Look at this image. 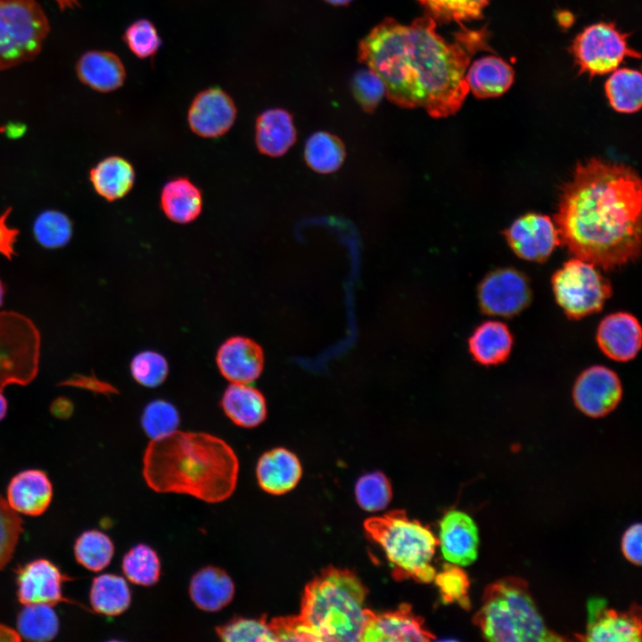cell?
I'll list each match as a JSON object with an SVG mask.
<instances>
[{
    "mask_svg": "<svg viewBox=\"0 0 642 642\" xmlns=\"http://www.w3.org/2000/svg\"><path fill=\"white\" fill-rule=\"evenodd\" d=\"M237 109L233 98L218 86L199 92L187 111V124L196 136L206 139L224 136L234 126Z\"/></svg>",
    "mask_w": 642,
    "mask_h": 642,
    "instance_id": "obj_13",
    "label": "cell"
},
{
    "mask_svg": "<svg viewBox=\"0 0 642 642\" xmlns=\"http://www.w3.org/2000/svg\"><path fill=\"white\" fill-rule=\"evenodd\" d=\"M355 496L358 506L366 511L376 512L384 509L391 500L392 490L387 477L374 472L362 475L355 486Z\"/></svg>",
    "mask_w": 642,
    "mask_h": 642,
    "instance_id": "obj_41",
    "label": "cell"
},
{
    "mask_svg": "<svg viewBox=\"0 0 642 642\" xmlns=\"http://www.w3.org/2000/svg\"><path fill=\"white\" fill-rule=\"evenodd\" d=\"M433 580L440 590L443 603L457 602L465 608L469 607L467 592L470 583L466 573L459 565L445 564L441 572L435 574Z\"/></svg>",
    "mask_w": 642,
    "mask_h": 642,
    "instance_id": "obj_44",
    "label": "cell"
},
{
    "mask_svg": "<svg viewBox=\"0 0 642 642\" xmlns=\"http://www.w3.org/2000/svg\"><path fill=\"white\" fill-rule=\"evenodd\" d=\"M513 251L521 259L544 262L560 244L556 227L548 216L527 213L504 231Z\"/></svg>",
    "mask_w": 642,
    "mask_h": 642,
    "instance_id": "obj_14",
    "label": "cell"
},
{
    "mask_svg": "<svg viewBox=\"0 0 642 642\" xmlns=\"http://www.w3.org/2000/svg\"><path fill=\"white\" fill-rule=\"evenodd\" d=\"M17 628L25 639L48 641L58 633L59 621L50 605H25L18 616Z\"/></svg>",
    "mask_w": 642,
    "mask_h": 642,
    "instance_id": "obj_35",
    "label": "cell"
},
{
    "mask_svg": "<svg viewBox=\"0 0 642 642\" xmlns=\"http://www.w3.org/2000/svg\"><path fill=\"white\" fill-rule=\"evenodd\" d=\"M40 333L26 316L0 312V390L11 384L27 385L37 376Z\"/></svg>",
    "mask_w": 642,
    "mask_h": 642,
    "instance_id": "obj_8",
    "label": "cell"
},
{
    "mask_svg": "<svg viewBox=\"0 0 642 642\" xmlns=\"http://www.w3.org/2000/svg\"><path fill=\"white\" fill-rule=\"evenodd\" d=\"M69 577L52 562L37 559L18 571V598L22 605L70 602L62 596V584Z\"/></svg>",
    "mask_w": 642,
    "mask_h": 642,
    "instance_id": "obj_20",
    "label": "cell"
},
{
    "mask_svg": "<svg viewBox=\"0 0 642 642\" xmlns=\"http://www.w3.org/2000/svg\"><path fill=\"white\" fill-rule=\"evenodd\" d=\"M473 622L486 640L498 642L562 641L548 630L520 578L498 580L485 588L481 608Z\"/></svg>",
    "mask_w": 642,
    "mask_h": 642,
    "instance_id": "obj_5",
    "label": "cell"
},
{
    "mask_svg": "<svg viewBox=\"0 0 642 642\" xmlns=\"http://www.w3.org/2000/svg\"><path fill=\"white\" fill-rule=\"evenodd\" d=\"M436 25L427 13L408 25L387 18L359 42L358 55L382 78L391 102L445 118L462 107L469 93L465 76L472 57L492 49L485 26L469 29L460 24L449 42Z\"/></svg>",
    "mask_w": 642,
    "mask_h": 642,
    "instance_id": "obj_1",
    "label": "cell"
},
{
    "mask_svg": "<svg viewBox=\"0 0 642 642\" xmlns=\"http://www.w3.org/2000/svg\"><path fill=\"white\" fill-rule=\"evenodd\" d=\"M627 37L612 22L587 27L571 46L580 73L586 72L590 77L603 75L615 70L625 57L639 59L640 54L629 47Z\"/></svg>",
    "mask_w": 642,
    "mask_h": 642,
    "instance_id": "obj_10",
    "label": "cell"
},
{
    "mask_svg": "<svg viewBox=\"0 0 642 642\" xmlns=\"http://www.w3.org/2000/svg\"><path fill=\"white\" fill-rule=\"evenodd\" d=\"M130 372L136 383L155 388L166 380L169 363L165 357L153 350H144L136 354L130 362Z\"/></svg>",
    "mask_w": 642,
    "mask_h": 642,
    "instance_id": "obj_42",
    "label": "cell"
},
{
    "mask_svg": "<svg viewBox=\"0 0 642 642\" xmlns=\"http://www.w3.org/2000/svg\"><path fill=\"white\" fill-rule=\"evenodd\" d=\"M74 552L77 561L92 572H100L111 563L114 545L108 535L91 530L83 532L77 539Z\"/></svg>",
    "mask_w": 642,
    "mask_h": 642,
    "instance_id": "obj_37",
    "label": "cell"
},
{
    "mask_svg": "<svg viewBox=\"0 0 642 642\" xmlns=\"http://www.w3.org/2000/svg\"><path fill=\"white\" fill-rule=\"evenodd\" d=\"M491 0H418L426 13L441 23L470 21L483 17Z\"/></svg>",
    "mask_w": 642,
    "mask_h": 642,
    "instance_id": "obj_38",
    "label": "cell"
},
{
    "mask_svg": "<svg viewBox=\"0 0 642 642\" xmlns=\"http://www.w3.org/2000/svg\"><path fill=\"white\" fill-rule=\"evenodd\" d=\"M641 180L630 166L592 158L578 163L555 215L560 244L605 271L636 261L641 250Z\"/></svg>",
    "mask_w": 642,
    "mask_h": 642,
    "instance_id": "obj_2",
    "label": "cell"
},
{
    "mask_svg": "<svg viewBox=\"0 0 642 642\" xmlns=\"http://www.w3.org/2000/svg\"><path fill=\"white\" fill-rule=\"evenodd\" d=\"M122 39L139 59L155 56L162 41L154 24L147 19L133 21L125 30Z\"/></svg>",
    "mask_w": 642,
    "mask_h": 642,
    "instance_id": "obj_43",
    "label": "cell"
},
{
    "mask_svg": "<svg viewBox=\"0 0 642 642\" xmlns=\"http://www.w3.org/2000/svg\"><path fill=\"white\" fill-rule=\"evenodd\" d=\"M304 157L307 164L319 173L337 170L345 158V147L335 136L327 132L311 135L305 144Z\"/></svg>",
    "mask_w": 642,
    "mask_h": 642,
    "instance_id": "obj_33",
    "label": "cell"
},
{
    "mask_svg": "<svg viewBox=\"0 0 642 642\" xmlns=\"http://www.w3.org/2000/svg\"><path fill=\"white\" fill-rule=\"evenodd\" d=\"M22 520L0 496V570L11 560L23 531Z\"/></svg>",
    "mask_w": 642,
    "mask_h": 642,
    "instance_id": "obj_45",
    "label": "cell"
},
{
    "mask_svg": "<svg viewBox=\"0 0 642 642\" xmlns=\"http://www.w3.org/2000/svg\"><path fill=\"white\" fill-rule=\"evenodd\" d=\"M465 78L475 97L490 98L500 96L510 88L514 71L502 58L487 55L470 63Z\"/></svg>",
    "mask_w": 642,
    "mask_h": 642,
    "instance_id": "obj_27",
    "label": "cell"
},
{
    "mask_svg": "<svg viewBox=\"0 0 642 642\" xmlns=\"http://www.w3.org/2000/svg\"><path fill=\"white\" fill-rule=\"evenodd\" d=\"M79 80L95 91L112 92L124 84L126 70L118 55L108 51H88L78 61Z\"/></svg>",
    "mask_w": 642,
    "mask_h": 642,
    "instance_id": "obj_26",
    "label": "cell"
},
{
    "mask_svg": "<svg viewBox=\"0 0 642 642\" xmlns=\"http://www.w3.org/2000/svg\"><path fill=\"white\" fill-rule=\"evenodd\" d=\"M53 487L42 471L29 469L17 473L7 488V503L18 514L37 516L48 507Z\"/></svg>",
    "mask_w": 642,
    "mask_h": 642,
    "instance_id": "obj_22",
    "label": "cell"
},
{
    "mask_svg": "<svg viewBox=\"0 0 642 642\" xmlns=\"http://www.w3.org/2000/svg\"><path fill=\"white\" fill-rule=\"evenodd\" d=\"M49 30L37 0H0V70L34 59Z\"/></svg>",
    "mask_w": 642,
    "mask_h": 642,
    "instance_id": "obj_7",
    "label": "cell"
},
{
    "mask_svg": "<svg viewBox=\"0 0 642 642\" xmlns=\"http://www.w3.org/2000/svg\"><path fill=\"white\" fill-rule=\"evenodd\" d=\"M605 94L618 112L633 113L642 103V77L638 70L622 68L613 70L605 81Z\"/></svg>",
    "mask_w": 642,
    "mask_h": 642,
    "instance_id": "obj_32",
    "label": "cell"
},
{
    "mask_svg": "<svg viewBox=\"0 0 642 642\" xmlns=\"http://www.w3.org/2000/svg\"><path fill=\"white\" fill-rule=\"evenodd\" d=\"M0 640H20V637L16 631L0 625Z\"/></svg>",
    "mask_w": 642,
    "mask_h": 642,
    "instance_id": "obj_52",
    "label": "cell"
},
{
    "mask_svg": "<svg viewBox=\"0 0 642 642\" xmlns=\"http://www.w3.org/2000/svg\"><path fill=\"white\" fill-rule=\"evenodd\" d=\"M622 386L617 374L604 366L582 371L572 388L576 407L584 415L598 418L611 413L620 403Z\"/></svg>",
    "mask_w": 642,
    "mask_h": 642,
    "instance_id": "obj_12",
    "label": "cell"
},
{
    "mask_svg": "<svg viewBox=\"0 0 642 642\" xmlns=\"http://www.w3.org/2000/svg\"><path fill=\"white\" fill-rule=\"evenodd\" d=\"M367 534L385 553L398 580L431 582L436 574L432 565L438 539L427 527L410 519L405 511L393 510L364 523Z\"/></svg>",
    "mask_w": 642,
    "mask_h": 642,
    "instance_id": "obj_6",
    "label": "cell"
},
{
    "mask_svg": "<svg viewBox=\"0 0 642 642\" xmlns=\"http://www.w3.org/2000/svg\"><path fill=\"white\" fill-rule=\"evenodd\" d=\"M121 568L126 578L138 586H153L160 577V557L144 543L135 545L124 555Z\"/></svg>",
    "mask_w": 642,
    "mask_h": 642,
    "instance_id": "obj_34",
    "label": "cell"
},
{
    "mask_svg": "<svg viewBox=\"0 0 642 642\" xmlns=\"http://www.w3.org/2000/svg\"><path fill=\"white\" fill-rule=\"evenodd\" d=\"M513 344L514 338L508 326L495 320L480 324L468 339V350L473 358L486 366L506 362Z\"/></svg>",
    "mask_w": 642,
    "mask_h": 642,
    "instance_id": "obj_28",
    "label": "cell"
},
{
    "mask_svg": "<svg viewBox=\"0 0 642 642\" xmlns=\"http://www.w3.org/2000/svg\"><path fill=\"white\" fill-rule=\"evenodd\" d=\"M235 587L227 572L208 565L196 572L189 584V595L199 609L213 613L228 605L234 599Z\"/></svg>",
    "mask_w": 642,
    "mask_h": 642,
    "instance_id": "obj_25",
    "label": "cell"
},
{
    "mask_svg": "<svg viewBox=\"0 0 642 642\" xmlns=\"http://www.w3.org/2000/svg\"><path fill=\"white\" fill-rule=\"evenodd\" d=\"M32 231L39 245L45 249L56 250L70 243L73 225L65 213L56 210H46L37 216Z\"/></svg>",
    "mask_w": 642,
    "mask_h": 642,
    "instance_id": "obj_36",
    "label": "cell"
},
{
    "mask_svg": "<svg viewBox=\"0 0 642 642\" xmlns=\"http://www.w3.org/2000/svg\"><path fill=\"white\" fill-rule=\"evenodd\" d=\"M438 544L448 562L459 566L469 565L478 556V527L466 513L451 510L440 522Z\"/></svg>",
    "mask_w": 642,
    "mask_h": 642,
    "instance_id": "obj_18",
    "label": "cell"
},
{
    "mask_svg": "<svg viewBox=\"0 0 642 642\" xmlns=\"http://www.w3.org/2000/svg\"><path fill=\"white\" fill-rule=\"evenodd\" d=\"M8 410V402L0 390V421L3 420Z\"/></svg>",
    "mask_w": 642,
    "mask_h": 642,
    "instance_id": "obj_53",
    "label": "cell"
},
{
    "mask_svg": "<svg viewBox=\"0 0 642 642\" xmlns=\"http://www.w3.org/2000/svg\"><path fill=\"white\" fill-rule=\"evenodd\" d=\"M432 633L424 626L411 606L403 604L397 610L383 613L368 611L360 641H429Z\"/></svg>",
    "mask_w": 642,
    "mask_h": 642,
    "instance_id": "obj_16",
    "label": "cell"
},
{
    "mask_svg": "<svg viewBox=\"0 0 642 642\" xmlns=\"http://www.w3.org/2000/svg\"><path fill=\"white\" fill-rule=\"evenodd\" d=\"M12 210L7 208L0 216V254L11 260L15 255L14 244L17 242L20 231L7 225L6 220Z\"/></svg>",
    "mask_w": 642,
    "mask_h": 642,
    "instance_id": "obj_50",
    "label": "cell"
},
{
    "mask_svg": "<svg viewBox=\"0 0 642 642\" xmlns=\"http://www.w3.org/2000/svg\"><path fill=\"white\" fill-rule=\"evenodd\" d=\"M160 207L171 222L178 225L192 223L202 211V190L186 177H173L160 190Z\"/></svg>",
    "mask_w": 642,
    "mask_h": 642,
    "instance_id": "obj_24",
    "label": "cell"
},
{
    "mask_svg": "<svg viewBox=\"0 0 642 642\" xmlns=\"http://www.w3.org/2000/svg\"><path fill=\"white\" fill-rule=\"evenodd\" d=\"M596 339L606 357L618 362H628L635 358L640 350L642 330L636 317L620 311L601 320Z\"/></svg>",
    "mask_w": 642,
    "mask_h": 642,
    "instance_id": "obj_19",
    "label": "cell"
},
{
    "mask_svg": "<svg viewBox=\"0 0 642 642\" xmlns=\"http://www.w3.org/2000/svg\"><path fill=\"white\" fill-rule=\"evenodd\" d=\"M58 386H68L90 391L95 393L110 395L118 393V391L111 384L98 379L94 374L85 375L74 374L58 383Z\"/></svg>",
    "mask_w": 642,
    "mask_h": 642,
    "instance_id": "obj_48",
    "label": "cell"
},
{
    "mask_svg": "<svg viewBox=\"0 0 642 642\" xmlns=\"http://www.w3.org/2000/svg\"><path fill=\"white\" fill-rule=\"evenodd\" d=\"M366 592L350 571L328 567L306 586L299 615L318 641H360Z\"/></svg>",
    "mask_w": 642,
    "mask_h": 642,
    "instance_id": "obj_4",
    "label": "cell"
},
{
    "mask_svg": "<svg viewBox=\"0 0 642 642\" xmlns=\"http://www.w3.org/2000/svg\"><path fill=\"white\" fill-rule=\"evenodd\" d=\"M556 303L569 319L579 320L602 310L613 292L598 268L572 258L551 277Z\"/></svg>",
    "mask_w": 642,
    "mask_h": 642,
    "instance_id": "obj_9",
    "label": "cell"
},
{
    "mask_svg": "<svg viewBox=\"0 0 642 642\" xmlns=\"http://www.w3.org/2000/svg\"><path fill=\"white\" fill-rule=\"evenodd\" d=\"M220 404L226 416L240 427H257L267 417L264 395L246 383H231L225 390Z\"/></svg>",
    "mask_w": 642,
    "mask_h": 642,
    "instance_id": "obj_30",
    "label": "cell"
},
{
    "mask_svg": "<svg viewBox=\"0 0 642 642\" xmlns=\"http://www.w3.org/2000/svg\"><path fill=\"white\" fill-rule=\"evenodd\" d=\"M588 624L583 640L592 642H638L641 640V615L638 605L617 612L605 599L593 597L588 602Z\"/></svg>",
    "mask_w": 642,
    "mask_h": 642,
    "instance_id": "obj_15",
    "label": "cell"
},
{
    "mask_svg": "<svg viewBox=\"0 0 642 642\" xmlns=\"http://www.w3.org/2000/svg\"><path fill=\"white\" fill-rule=\"evenodd\" d=\"M268 623L276 641H318L300 615L275 617Z\"/></svg>",
    "mask_w": 642,
    "mask_h": 642,
    "instance_id": "obj_47",
    "label": "cell"
},
{
    "mask_svg": "<svg viewBox=\"0 0 642 642\" xmlns=\"http://www.w3.org/2000/svg\"><path fill=\"white\" fill-rule=\"evenodd\" d=\"M296 140V129L290 112L281 108L268 109L256 119L254 141L258 151L268 157L285 154Z\"/></svg>",
    "mask_w": 642,
    "mask_h": 642,
    "instance_id": "obj_23",
    "label": "cell"
},
{
    "mask_svg": "<svg viewBox=\"0 0 642 642\" xmlns=\"http://www.w3.org/2000/svg\"><path fill=\"white\" fill-rule=\"evenodd\" d=\"M325 1L333 5H343V4H349L352 0H325Z\"/></svg>",
    "mask_w": 642,
    "mask_h": 642,
    "instance_id": "obj_54",
    "label": "cell"
},
{
    "mask_svg": "<svg viewBox=\"0 0 642 642\" xmlns=\"http://www.w3.org/2000/svg\"><path fill=\"white\" fill-rule=\"evenodd\" d=\"M179 424L180 416L175 406L160 399L149 402L141 417L142 427L151 440L172 433Z\"/></svg>",
    "mask_w": 642,
    "mask_h": 642,
    "instance_id": "obj_40",
    "label": "cell"
},
{
    "mask_svg": "<svg viewBox=\"0 0 642 642\" xmlns=\"http://www.w3.org/2000/svg\"><path fill=\"white\" fill-rule=\"evenodd\" d=\"M642 526L640 523L630 525L621 538V551L633 564L640 565L642 558Z\"/></svg>",
    "mask_w": 642,
    "mask_h": 642,
    "instance_id": "obj_49",
    "label": "cell"
},
{
    "mask_svg": "<svg viewBox=\"0 0 642 642\" xmlns=\"http://www.w3.org/2000/svg\"><path fill=\"white\" fill-rule=\"evenodd\" d=\"M352 90L355 98L366 111H373L386 93L382 78L367 67L355 74Z\"/></svg>",
    "mask_w": 642,
    "mask_h": 642,
    "instance_id": "obj_46",
    "label": "cell"
},
{
    "mask_svg": "<svg viewBox=\"0 0 642 642\" xmlns=\"http://www.w3.org/2000/svg\"><path fill=\"white\" fill-rule=\"evenodd\" d=\"M478 304L482 313L513 317L531 303L532 292L527 276L512 268L488 273L478 285Z\"/></svg>",
    "mask_w": 642,
    "mask_h": 642,
    "instance_id": "obj_11",
    "label": "cell"
},
{
    "mask_svg": "<svg viewBox=\"0 0 642 642\" xmlns=\"http://www.w3.org/2000/svg\"><path fill=\"white\" fill-rule=\"evenodd\" d=\"M217 636L225 642L276 641L266 614L259 618L235 615L215 628Z\"/></svg>",
    "mask_w": 642,
    "mask_h": 642,
    "instance_id": "obj_39",
    "label": "cell"
},
{
    "mask_svg": "<svg viewBox=\"0 0 642 642\" xmlns=\"http://www.w3.org/2000/svg\"><path fill=\"white\" fill-rule=\"evenodd\" d=\"M93 609L107 616L126 612L131 604V591L126 580L117 574L103 573L93 580L90 588Z\"/></svg>",
    "mask_w": 642,
    "mask_h": 642,
    "instance_id": "obj_31",
    "label": "cell"
},
{
    "mask_svg": "<svg viewBox=\"0 0 642 642\" xmlns=\"http://www.w3.org/2000/svg\"><path fill=\"white\" fill-rule=\"evenodd\" d=\"M302 467L297 456L284 448L263 453L258 460L256 476L259 487L272 495L292 490L300 480Z\"/></svg>",
    "mask_w": 642,
    "mask_h": 642,
    "instance_id": "obj_21",
    "label": "cell"
},
{
    "mask_svg": "<svg viewBox=\"0 0 642 642\" xmlns=\"http://www.w3.org/2000/svg\"><path fill=\"white\" fill-rule=\"evenodd\" d=\"M4 292H5V288H4L3 282L0 279V307L3 305V302H4Z\"/></svg>",
    "mask_w": 642,
    "mask_h": 642,
    "instance_id": "obj_55",
    "label": "cell"
},
{
    "mask_svg": "<svg viewBox=\"0 0 642 642\" xmlns=\"http://www.w3.org/2000/svg\"><path fill=\"white\" fill-rule=\"evenodd\" d=\"M95 192L107 202L127 196L135 185L136 170L126 158L111 155L103 158L89 170Z\"/></svg>",
    "mask_w": 642,
    "mask_h": 642,
    "instance_id": "obj_29",
    "label": "cell"
},
{
    "mask_svg": "<svg viewBox=\"0 0 642 642\" xmlns=\"http://www.w3.org/2000/svg\"><path fill=\"white\" fill-rule=\"evenodd\" d=\"M74 411V405L70 399L61 396L54 399L50 405V413L58 419L70 418Z\"/></svg>",
    "mask_w": 642,
    "mask_h": 642,
    "instance_id": "obj_51",
    "label": "cell"
},
{
    "mask_svg": "<svg viewBox=\"0 0 642 642\" xmlns=\"http://www.w3.org/2000/svg\"><path fill=\"white\" fill-rule=\"evenodd\" d=\"M216 363L220 374L228 382L249 384L256 381L263 371L264 351L254 340L235 335L219 346Z\"/></svg>",
    "mask_w": 642,
    "mask_h": 642,
    "instance_id": "obj_17",
    "label": "cell"
},
{
    "mask_svg": "<svg viewBox=\"0 0 642 642\" xmlns=\"http://www.w3.org/2000/svg\"><path fill=\"white\" fill-rule=\"evenodd\" d=\"M239 460L224 440L202 432L175 431L151 440L143 457V476L159 493L192 496L215 504L235 490Z\"/></svg>",
    "mask_w": 642,
    "mask_h": 642,
    "instance_id": "obj_3",
    "label": "cell"
}]
</instances>
